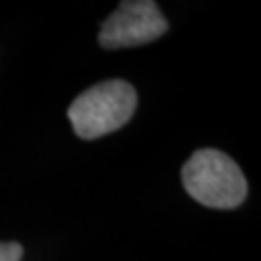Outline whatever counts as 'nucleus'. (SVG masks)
Listing matches in <instances>:
<instances>
[{
  "label": "nucleus",
  "instance_id": "f257e3e1",
  "mask_svg": "<svg viewBox=\"0 0 261 261\" xmlns=\"http://www.w3.org/2000/svg\"><path fill=\"white\" fill-rule=\"evenodd\" d=\"M182 184L190 197L211 209H234L248 196L240 167L226 153L199 149L182 167Z\"/></svg>",
  "mask_w": 261,
  "mask_h": 261
},
{
  "label": "nucleus",
  "instance_id": "f03ea898",
  "mask_svg": "<svg viewBox=\"0 0 261 261\" xmlns=\"http://www.w3.org/2000/svg\"><path fill=\"white\" fill-rule=\"evenodd\" d=\"M138 107V93L124 80L89 87L68 109V118L82 140H97L126 126Z\"/></svg>",
  "mask_w": 261,
  "mask_h": 261
},
{
  "label": "nucleus",
  "instance_id": "7ed1b4c3",
  "mask_svg": "<svg viewBox=\"0 0 261 261\" xmlns=\"http://www.w3.org/2000/svg\"><path fill=\"white\" fill-rule=\"evenodd\" d=\"M168 31L167 18L153 0H126L103 21L99 43L103 48L140 47Z\"/></svg>",
  "mask_w": 261,
  "mask_h": 261
},
{
  "label": "nucleus",
  "instance_id": "20e7f679",
  "mask_svg": "<svg viewBox=\"0 0 261 261\" xmlns=\"http://www.w3.org/2000/svg\"><path fill=\"white\" fill-rule=\"evenodd\" d=\"M23 248L18 242H0V261H19Z\"/></svg>",
  "mask_w": 261,
  "mask_h": 261
}]
</instances>
